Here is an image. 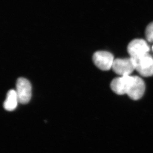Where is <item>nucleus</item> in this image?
Here are the masks:
<instances>
[{
	"mask_svg": "<svg viewBox=\"0 0 153 153\" xmlns=\"http://www.w3.org/2000/svg\"><path fill=\"white\" fill-rule=\"evenodd\" d=\"M133 60L135 69L144 77L153 75V58L148 53L134 58Z\"/></svg>",
	"mask_w": 153,
	"mask_h": 153,
	"instance_id": "nucleus-1",
	"label": "nucleus"
},
{
	"mask_svg": "<svg viewBox=\"0 0 153 153\" xmlns=\"http://www.w3.org/2000/svg\"><path fill=\"white\" fill-rule=\"evenodd\" d=\"M145 91L144 81L138 76H129L127 83L126 94L133 100L141 98Z\"/></svg>",
	"mask_w": 153,
	"mask_h": 153,
	"instance_id": "nucleus-2",
	"label": "nucleus"
},
{
	"mask_svg": "<svg viewBox=\"0 0 153 153\" xmlns=\"http://www.w3.org/2000/svg\"><path fill=\"white\" fill-rule=\"evenodd\" d=\"M16 92L19 102L26 104L31 98L32 87L29 80L23 77L18 78L16 81Z\"/></svg>",
	"mask_w": 153,
	"mask_h": 153,
	"instance_id": "nucleus-3",
	"label": "nucleus"
},
{
	"mask_svg": "<svg viewBox=\"0 0 153 153\" xmlns=\"http://www.w3.org/2000/svg\"><path fill=\"white\" fill-rule=\"evenodd\" d=\"M114 60V56L107 51H98L93 56L94 64L102 71H108L112 68Z\"/></svg>",
	"mask_w": 153,
	"mask_h": 153,
	"instance_id": "nucleus-4",
	"label": "nucleus"
},
{
	"mask_svg": "<svg viewBox=\"0 0 153 153\" xmlns=\"http://www.w3.org/2000/svg\"><path fill=\"white\" fill-rule=\"evenodd\" d=\"M112 69L116 74L120 76L130 75L135 70L133 60L130 57L114 59Z\"/></svg>",
	"mask_w": 153,
	"mask_h": 153,
	"instance_id": "nucleus-5",
	"label": "nucleus"
},
{
	"mask_svg": "<svg viewBox=\"0 0 153 153\" xmlns=\"http://www.w3.org/2000/svg\"><path fill=\"white\" fill-rule=\"evenodd\" d=\"M149 50V45L143 39H134L127 46V52L130 55V58H134L148 53Z\"/></svg>",
	"mask_w": 153,
	"mask_h": 153,
	"instance_id": "nucleus-6",
	"label": "nucleus"
},
{
	"mask_svg": "<svg viewBox=\"0 0 153 153\" xmlns=\"http://www.w3.org/2000/svg\"><path fill=\"white\" fill-rule=\"evenodd\" d=\"M19 99L16 91L13 89L9 90L4 103V109L8 111H13L16 108Z\"/></svg>",
	"mask_w": 153,
	"mask_h": 153,
	"instance_id": "nucleus-7",
	"label": "nucleus"
},
{
	"mask_svg": "<svg viewBox=\"0 0 153 153\" xmlns=\"http://www.w3.org/2000/svg\"><path fill=\"white\" fill-rule=\"evenodd\" d=\"M145 35L148 42H153V22L150 23L146 28Z\"/></svg>",
	"mask_w": 153,
	"mask_h": 153,
	"instance_id": "nucleus-8",
	"label": "nucleus"
},
{
	"mask_svg": "<svg viewBox=\"0 0 153 153\" xmlns=\"http://www.w3.org/2000/svg\"></svg>",
	"mask_w": 153,
	"mask_h": 153,
	"instance_id": "nucleus-9",
	"label": "nucleus"
}]
</instances>
